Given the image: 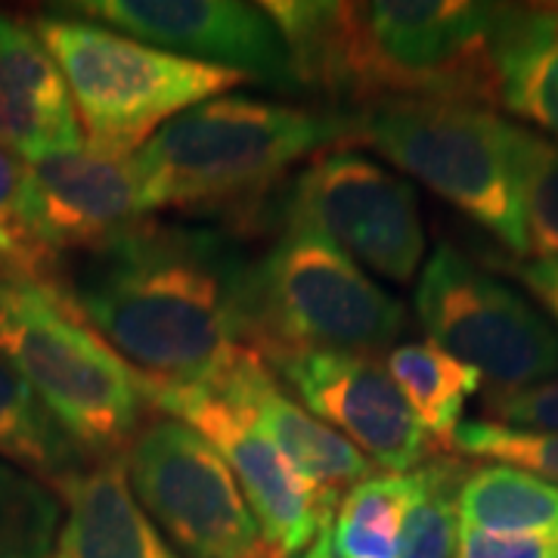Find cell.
<instances>
[{
    "instance_id": "1",
    "label": "cell",
    "mask_w": 558,
    "mask_h": 558,
    "mask_svg": "<svg viewBox=\"0 0 558 558\" xmlns=\"http://www.w3.org/2000/svg\"><path fill=\"white\" fill-rule=\"evenodd\" d=\"M248 267L220 233L140 220L62 289L143 379L196 385L245 348Z\"/></svg>"
},
{
    "instance_id": "2",
    "label": "cell",
    "mask_w": 558,
    "mask_h": 558,
    "mask_svg": "<svg viewBox=\"0 0 558 558\" xmlns=\"http://www.w3.org/2000/svg\"><path fill=\"white\" fill-rule=\"evenodd\" d=\"M299 87L354 112L385 100L497 106V3L270 0Z\"/></svg>"
},
{
    "instance_id": "3",
    "label": "cell",
    "mask_w": 558,
    "mask_h": 558,
    "mask_svg": "<svg viewBox=\"0 0 558 558\" xmlns=\"http://www.w3.org/2000/svg\"><path fill=\"white\" fill-rule=\"evenodd\" d=\"M357 140L354 116L223 94L161 124L131 156L143 208L252 218L307 156Z\"/></svg>"
},
{
    "instance_id": "4",
    "label": "cell",
    "mask_w": 558,
    "mask_h": 558,
    "mask_svg": "<svg viewBox=\"0 0 558 558\" xmlns=\"http://www.w3.org/2000/svg\"><path fill=\"white\" fill-rule=\"evenodd\" d=\"M0 354L94 459L121 457L156 413L143 376L84 319L62 282H0Z\"/></svg>"
},
{
    "instance_id": "5",
    "label": "cell",
    "mask_w": 558,
    "mask_h": 558,
    "mask_svg": "<svg viewBox=\"0 0 558 558\" xmlns=\"http://www.w3.org/2000/svg\"><path fill=\"white\" fill-rule=\"evenodd\" d=\"M32 28L60 65L84 143L119 159L140 153L180 112L252 81L233 69L156 50L97 22L44 16Z\"/></svg>"
},
{
    "instance_id": "6",
    "label": "cell",
    "mask_w": 558,
    "mask_h": 558,
    "mask_svg": "<svg viewBox=\"0 0 558 558\" xmlns=\"http://www.w3.org/2000/svg\"><path fill=\"white\" fill-rule=\"evenodd\" d=\"M357 140L527 258L515 124L450 100H385L354 112Z\"/></svg>"
},
{
    "instance_id": "7",
    "label": "cell",
    "mask_w": 558,
    "mask_h": 558,
    "mask_svg": "<svg viewBox=\"0 0 558 558\" xmlns=\"http://www.w3.org/2000/svg\"><path fill=\"white\" fill-rule=\"evenodd\" d=\"M407 329V304L385 292L336 245L282 233L248 267L245 344L277 351H351L379 357Z\"/></svg>"
},
{
    "instance_id": "8",
    "label": "cell",
    "mask_w": 558,
    "mask_h": 558,
    "mask_svg": "<svg viewBox=\"0 0 558 558\" xmlns=\"http://www.w3.org/2000/svg\"><path fill=\"white\" fill-rule=\"evenodd\" d=\"M428 341L478 369L490 391H521L558 376V329L502 279L440 242L416 282Z\"/></svg>"
},
{
    "instance_id": "9",
    "label": "cell",
    "mask_w": 558,
    "mask_h": 558,
    "mask_svg": "<svg viewBox=\"0 0 558 558\" xmlns=\"http://www.w3.org/2000/svg\"><path fill=\"white\" fill-rule=\"evenodd\" d=\"M121 462L143 512L180 558H274L233 472L186 422L153 413Z\"/></svg>"
},
{
    "instance_id": "10",
    "label": "cell",
    "mask_w": 558,
    "mask_h": 558,
    "mask_svg": "<svg viewBox=\"0 0 558 558\" xmlns=\"http://www.w3.org/2000/svg\"><path fill=\"white\" fill-rule=\"evenodd\" d=\"M282 233H311L354 264L407 286L425 258V227L410 180L351 149H326L279 202Z\"/></svg>"
},
{
    "instance_id": "11",
    "label": "cell",
    "mask_w": 558,
    "mask_h": 558,
    "mask_svg": "<svg viewBox=\"0 0 558 558\" xmlns=\"http://www.w3.org/2000/svg\"><path fill=\"white\" fill-rule=\"evenodd\" d=\"M260 360L299 395L307 413L336 428L381 472L407 475L444 453L379 357L351 351H277Z\"/></svg>"
},
{
    "instance_id": "12",
    "label": "cell",
    "mask_w": 558,
    "mask_h": 558,
    "mask_svg": "<svg viewBox=\"0 0 558 558\" xmlns=\"http://www.w3.org/2000/svg\"><path fill=\"white\" fill-rule=\"evenodd\" d=\"M143 381L156 413L186 422L218 450L258 521L270 556H299L317 539L323 527L336 521V515L319 506L311 484L289 465V459L208 388Z\"/></svg>"
},
{
    "instance_id": "13",
    "label": "cell",
    "mask_w": 558,
    "mask_h": 558,
    "mask_svg": "<svg viewBox=\"0 0 558 558\" xmlns=\"http://www.w3.org/2000/svg\"><path fill=\"white\" fill-rule=\"evenodd\" d=\"M69 10L183 60L208 62L301 90L286 38L260 3L240 0H87Z\"/></svg>"
},
{
    "instance_id": "14",
    "label": "cell",
    "mask_w": 558,
    "mask_h": 558,
    "mask_svg": "<svg viewBox=\"0 0 558 558\" xmlns=\"http://www.w3.org/2000/svg\"><path fill=\"white\" fill-rule=\"evenodd\" d=\"M22 218L44 252L94 255L146 220L134 161L106 156L87 143L25 165Z\"/></svg>"
},
{
    "instance_id": "15",
    "label": "cell",
    "mask_w": 558,
    "mask_h": 558,
    "mask_svg": "<svg viewBox=\"0 0 558 558\" xmlns=\"http://www.w3.org/2000/svg\"><path fill=\"white\" fill-rule=\"evenodd\" d=\"M196 385L208 388L230 410H236L258 435L270 440L301 478L311 484L319 506L329 515H336L344 490L373 475V462L354 444H348L336 428L319 422L299 400L279 388V379L255 348H240L218 373Z\"/></svg>"
},
{
    "instance_id": "16",
    "label": "cell",
    "mask_w": 558,
    "mask_h": 558,
    "mask_svg": "<svg viewBox=\"0 0 558 558\" xmlns=\"http://www.w3.org/2000/svg\"><path fill=\"white\" fill-rule=\"evenodd\" d=\"M84 146L60 65L28 22L0 16V149L32 161Z\"/></svg>"
},
{
    "instance_id": "17",
    "label": "cell",
    "mask_w": 558,
    "mask_h": 558,
    "mask_svg": "<svg viewBox=\"0 0 558 558\" xmlns=\"http://www.w3.org/2000/svg\"><path fill=\"white\" fill-rule=\"evenodd\" d=\"M53 494L65 515L47 558H180L143 512L121 457L87 465Z\"/></svg>"
},
{
    "instance_id": "18",
    "label": "cell",
    "mask_w": 558,
    "mask_h": 558,
    "mask_svg": "<svg viewBox=\"0 0 558 558\" xmlns=\"http://www.w3.org/2000/svg\"><path fill=\"white\" fill-rule=\"evenodd\" d=\"M497 106L558 137V3H497Z\"/></svg>"
},
{
    "instance_id": "19",
    "label": "cell",
    "mask_w": 558,
    "mask_h": 558,
    "mask_svg": "<svg viewBox=\"0 0 558 558\" xmlns=\"http://www.w3.org/2000/svg\"><path fill=\"white\" fill-rule=\"evenodd\" d=\"M0 457L50 490L84 472L94 459L47 410L35 388L0 354Z\"/></svg>"
},
{
    "instance_id": "20",
    "label": "cell",
    "mask_w": 558,
    "mask_h": 558,
    "mask_svg": "<svg viewBox=\"0 0 558 558\" xmlns=\"http://www.w3.org/2000/svg\"><path fill=\"white\" fill-rule=\"evenodd\" d=\"M459 524L487 534L558 537V484L515 465H478L459 487Z\"/></svg>"
},
{
    "instance_id": "21",
    "label": "cell",
    "mask_w": 558,
    "mask_h": 558,
    "mask_svg": "<svg viewBox=\"0 0 558 558\" xmlns=\"http://www.w3.org/2000/svg\"><path fill=\"white\" fill-rule=\"evenodd\" d=\"M385 369L422 428L450 450V438L462 425L465 400L478 395L481 373L435 348L432 341H407L388 351Z\"/></svg>"
},
{
    "instance_id": "22",
    "label": "cell",
    "mask_w": 558,
    "mask_h": 558,
    "mask_svg": "<svg viewBox=\"0 0 558 558\" xmlns=\"http://www.w3.org/2000/svg\"><path fill=\"white\" fill-rule=\"evenodd\" d=\"M413 497V472H373L354 484L336 509V558H398L400 524Z\"/></svg>"
},
{
    "instance_id": "23",
    "label": "cell",
    "mask_w": 558,
    "mask_h": 558,
    "mask_svg": "<svg viewBox=\"0 0 558 558\" xmlns=\"http://www.w3.org/2000/svg\"><path fill=\"white\" fill-rule=\"evenodd\" d=\"M469 462L438 453L413 472V497L400 524L398 558H457L459 487Z\"/></svg>"
},
{
    "instance_id": "24",
    "label": "cell",
    "mask_w": 558,
    "mask_h": 558,
    "mask_svg": "<svg viewBox=\"0 0 558 558\" xmlns=\"http://www.w3.org/2000/svg\"><path fill=\"white\" fill-rule=\"evenodd\" d=\"M60 521V497L0 459V558H47Z\"/></svg>"
},
{
    "instance_id": "25",
    "label": "cell",
    "mask_w": 558,
    "mask_h": 558,
    "mask_svg": "<svg viewBox=\"0 0 558 558\" xmlns=\"http://www.w3.org/2000/svg\"><path fill=\"white\" fill-rule=\"evenodd\" d=\"M521 208L531 255H558V143L515 124Z\"/></svg>"
},
{
    "instance_id": "26",
    "label": "cell",
    "mask_w": 558,
    "mask_h": 558,
    "mask_svg": "<svg viewBox=\"0 0 558 558\" xmlns=\"http://www.w3.org/2000/svg\"><path fill=\"white\" fill-rule=\"evenodd\" d=\"M25 161L0 149V282H60V260L40 248L22 218Z\"/></svg>"
},
{
    "instance_id": "27",
    "label": "cell",
    "mask_w": 558,
    "mask_h": 558,
    "mask_svg": "<svg viewBox=\"0 0 558 558\" xmlns=\"http://www.w3.org/2000/svg\"><path fill=\"white\" fill-rule=\"evenodd\" d=\"M450 453L497 459L502 465H515L558 484V435L521 432L490 418H465L450 438Z\"/></svg>"
},
{
    "instance_id": "28",
    "label": "cell",
    "mask_w": 558,
    "mask_h": 558,
    "mask_svg": "<svg viewBox=\"0 0 558 558\" xmlns=\"http://www.w3.org/2000/svg\"><path fill=\"white\" fill-rule=\"evenodd\" d=\"M490 422L521 428V432H539V435H558V376L539 381L521 391H490L481 400Z\"/></svg>"
},
{
    "instance_id": "29",
    "label": "cell",
    "mask_w": 558,
    "mask_h": 558,
    "mask_svg": "<svg viewBox=\"0 0 558 558\" xmlns=\"http://www.w3.org/2000/svg\"><path fill=\"white\" fill-rule=\"evenodd\" d=\"M457 558H558V537L487 534L459 524Z\"/></svg>"
},
{
    "instance_id": "30",
    "label": "cell",
    "mask_w": 558,
    "mask_h": 558,
    "mask_svg": "<svg viewBox=\"0 0 558 558\" xmlns=\"http://www.w3.org/2000/svg\"><path fill=\"white\" fill-rule=\"evenodd\" d=\"M509 270L546 307V314L558 326V255H537V258L515 260V264H509Z\"/></svg>"
},
{
    "instance_id": "31",
    "label": "cell",
    "mask_w": 558,
    "mask_h": 558,
    "mask_svg": "<svg viewBox=\"0 0 558 558\" xmlns=\"http://www.w3.org/2000/svg\"><path fill=\"white\" fill-rule=\"evenodd\" d=\"M295 558H336V549H332V524L329 527H323L317 534V539L304 549V553H299Z\"/></svg>"
}]
</instances>
